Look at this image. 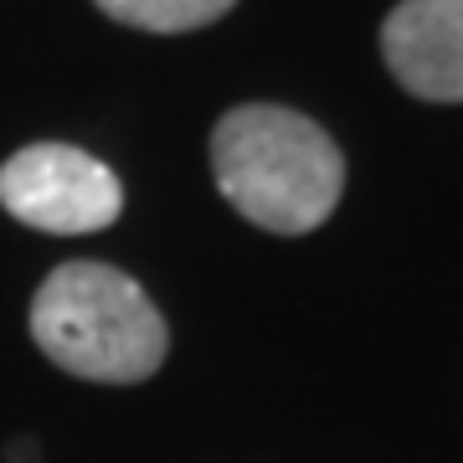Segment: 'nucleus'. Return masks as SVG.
Instances as JSON below:
<instances>
[{
    "label": "nucleus",
    "instance_id": "f03ea898",
    "mask_svg": "<svg viewBox=\"0 0 463 463\" xmlns=\"http://www.w3.org/2000/svg\"><path fill=\"white\" fill-rule=\"evenodd\" d=\"M32 335L67 376L134 386L165 365L170 330L155 298L109 263H62L32 298Z\"/></svg>",
    "mask_w": 463,
    "mask_h": 463
},
{
    "label": "nucleus",
    "instance_id": "39448f33",
    "mask_svg": "<svg viewBox=\"0 0 463 463\" xmlns=\"http://www.w3.org/2000/svg\"><path fill=\"white\" fill-rule=\"evenodd\" d=\"M103 16H114L118 26L134 32H155V36H181V32H201L222 21L237 0H93Z\"/></svg>",
    "mask_w": 463,
    "mask_h": 463
},
{
    "label": "nucleus",
    "instance_id": "f257e3e1",
    "mask_svg": "<svg viewBox=\"0 0 463 463\" xmlns=\"http://www.w3.org/2000/svg\"><path fill=\"white\" fill-rule=\"evenodd\" d=\"M216 191L273 237H304L330 222L345 191V155L309 114L242 103L212 129Z\"/></svg>",
    "mask_w": 463,
    "mask_h": 463
},
{
    "label": "nucleus",
    "instance_id": "7ed1b4c3",
    "mask_svg": "<svg viewBox=\"0 0 463 463\" xmlns=\"http://www.w3.org/2000/svg\"><path fill=\"white\" fill-rule=\"evenodd\" d=\"M0 206L36 232L83 237L118 222L124 185L78 145H26L0 165Z\"/></svg>",
    "mask_w": 463,
    "mask_h": 463
},
{
    "label": "nucleus",
    "instance_id": "423d86ee",
    "mask_svg": "<svg viewBox=\"0 0 463 463\" xmlns=\"http://www.w3.org/2000/svg\"><path fill=\"white\" fill-rule=\"evenodd\" d=\"M11 463H36V453H32V443H16V453H11Z\"/></svg>",
    "mask_w": 463,
    "mask_h": 463
},
{
    "label": "nucleus",
    "instance_id": "20e7f679",
    "mask_svg": "<svg viewBox=\"0 0 463 463\" xmlns=\"http://www.w3.org/2000/svg\"><path fill=\"white\" fill-rule=\"evenodd\" d=\"M381 57L412 99L463 103V0H402L381 21Z\"/></svg>",
    "mask_w": 463,
    "mask_h": 463
}]
</instances>
